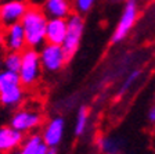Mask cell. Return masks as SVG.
<instances>
[{
  "mask_svg": "<svg viewBox=\"0 0 155 154\" xmlns=\"http://www.w3.org/2000/svg\"><path fill=\"white\" fill-rule=\"evenodd\" d=\"M48 17L40 7L29 6L25 15L21 19L28 47L39 49L46 43V29Z\"/></svg>",
  "mask_w": 155,
  "mask_h": 154,
  "instance_id": "obj_1",
  "label": "cell"
},
{
  "mask_svg": "<svg viewBox=\"0 0 155 154\" xmlns=\"http://www.w3.org/2000/svg\"><path fill=\"white\" fill-rule=\"evenodd\" d=\"M25 97V86L18 72L10 70L0 71V104L6 108H18Z\"/></svg>",
  "mask_w": 155,
  "mask_h": 154,
  "instance_id": "obj_2",
  "label": "cell"
},
{
  "mask_svg": "<svg viewBox=\"0 0 155 154\" xmlns=\"http://www.w3.org/2000/svg\"><path fill=\"white\" fill-rule=\"evenodd\" d=\"M42 63H40V56H39V49L26 47L22 50V63L21 68L18 71L19 79L25 87H32L40 79L42 75Z\"/></svg>",
  "mask_w": 155,
  "mask_h": 154,
  "instance_id": "obj_3",
  "label": "cell"
},
{
  "mask_svg": "<svg viewBox=\"0 0 155 154\" xmlns=\"http://www.w3.org/2000/svg\"><path fill=\"white\" fill-rule=\"evenodd\" d=\"M39 56L43 71L47 74H55L61 71L69 60L62 45H55L50 42H46L42 47H39Z\"/></svg>",
  "mask_w": 155,
  "mask_h": 154,
  "instance_id": "obj_4",
  "label": "cell"
},
{
  "mask_svg": "<svg viewBox=\"0 0 155 154\" xmlns=\"http://www.w3.org/2000/svg\"><path fill=\"white\" fill-rule=\"evenodd\" d=\"M84 31V19L81 13L74 11L71 15L67 18V35L62 42V47H64L65 53L68 57L72 58L74 54L78 51L79 45L82 42V36H83Z\"/></svg>",
  "mask_w": 155,
  "mask_h": 154,
  "instance_id": "obj_5",
  "label": "cell"
},
{
  "mask_svg": "<svg viewBox=\"0 0 155 154\" xmlns=\"http://www.w3.org/2000/svg\"><path fill=\"white\" fill-rule=\"evenodd\" d=\"M139 15V10H137V3L136 0H127L123 7V11L120 14V18L116 24V28L112 33V43H119L127 36V33L132 31L134 26L136 19Z\"/></svg>",
  "mask_w": 155,
  "mask_h": 154,
  "instance_id": "obj_6",
  "label": "cell"
},
{
  "mask_svg": "<svg viewBox=\"0 0 155 154\" xmlns=\"http://www.w3.org/2000/svg\"><path fill=\"white\" fill-rule=\"evenodd\" d=\"M29 4L26 0H6L0 3V29L21 22Z\"/></svg>",
  "mask_w": 155,
  "mask_h": 154,
  "instance_id": "obj_7",
  "label": "cell"
},
{
  "mask_svg": "<svg viewBox=\"0 0 155 154\" xmlns=\"http://www.w3.org/2000/svg\"><path fill=\"white\" fill-rule=\"evenodd\" d=\"M42 121H43L42 114L36 111V110L19 108L11 115L10 125L25 135V133L35 132L39 126L42 125Z\"/></svg>",
  "mask_w": 155,
  "mask_h": 154,
  "instance_id": "obj_8",
  "label": "cell"
},
{
  "mask_svg": "<svg viewBox=\"0 0 155 154\" xmlns=\"http://www.w3.org/2000/svg\"><path fill=\"white\" fill-rule=\"evenodd\" d=\"M0 42L2 47L6 51H22L28 47L26 45V38L24 32L22 24L17 22L7 28L0 29Z\"/></svg>",
  "mask_w": 155,
  "mask_h": 154,
  "instance_id": "obj_9",
  "label": "cell"
},
{
  "mask_svg": "<svg viewBox=\"0 0 155 154\" xmlns=\"http://www.w3.org/2000/svg\"><path fill=\"white\" fill-rule=\"evenodd\" d=\"M65 131V121L61 117H54L45 125L42 136L48 147H58L62 143Z\"/></svg>",
  "mask_w": 155,
  "mask_h": 154,
  "instance_id": "obj_10",
  "label": "cell"
},
{
  "mask_svg": "<svg viewBox=\"0 0 155 154\" xmlns=\"http://www.w3.org/2000/svg\"><path fill=\"white\" fill-rule=\"evenodd\" d=\"M24 133L17 131L11 125L0 126V153H13L18 151L24 140Z\"/></svg>",
  "mask_w": 155,
  "mask_h": 154,
  "instance_id": "obj_11",
  "label": "cell"
},
{
  "mask_svg": "<svg viewBox=\"0 0 155 154\" xmlns=\"http://www.w3.org/2000/svg\"><path fill=\"white\" fill-rule=\"evenodd\" d=\"M43 11L48 18H68L74 13V0H46Z\"/></svg>",
  "mask_w": 155,
  "mask_h": 154,
  "instance_id": "obj_12",
  "label": "cell"
},
{
  "mask_svg": "<svg viewBox=\"0 0 155 154\" xmlns=\"http://www.w3.org/2000/svg\"><path fill=\"white\" fill-rule=\"evenodd\" d=\"M48 145L45 142L42 133L31 132L28 136H25L18 149V153L21 154H48Z\"/></svg>",
  "mask_w": 155,
  "mask_h": 154,
  "instance_id": "obj_13",
  "label": "cell"
},
{
  "mask_svg": "<svg viewBox=\"0 0 155 154\" xmlns=\"http://www.w3.org/2000/svg\"><path fill=\"white\" fill-rule=\"evenodd\" d=\"M65 35H67V18H48L46 42L62 45Z\"/></svg>",
  "mask_w": 155,
  "mask_h": 154,
  "instance_id": "obj_14",
  "label": "cell"
},
{
  "mask_svg": "<svg viewBox=\"0 0 155 154\" xmlns=\"http://www.w3.org/2000/svg\"><path fill=\"white\" fill-rule=\"evenodd\" d=\"M22 63V51H6L3 58V68L18 72Z\"/></svg>",
  "mask_w": 155,
  "mask_h": 154,
  "instance_id": "obj_15",
  "label": "cell"
},
{
  "mask_svg": "<svg viewBox=\"0 0 155 154\" xmlns=\"http://www.w3.org/2000/svg\"><path fill=\"white\" fill-rule=\"evenodd\" d=\"M87 125H89V111H87L86 107H81L78 110L76 121H75V128H74L75 136L83 135L87 129Z\"/></svg>",
  "mask_w": 155,
  "mask_h": 154,
  "instance_id": "obj_16",
  "label": "cell"
},
{
  "mask_svg": "<svg viewBox=\"0 0 155 154\" xmlns=\"http://www.w3.org/2000/svg\"><path fill=\"white\" fill-rule=\"evenodd\" d=\"M141 75V71L140 70H134L132 71L129 75H127V78L125 79V82H123L122 87H120V93H125V92H127V90L132 87V85L134 84L136 80L139 79V77Z\"/></svg>",
  "mask_w": 155,
  "mask_h": 154,
  "instance_id": "obj_17",
  "label": "cell"
},
{
  "mask_svg": "<svg viewBox=\"0 0 155 154\" xmlns=\"http://www.w3.org/2000/svg\"><path fill=\"white\" fill-rule=\"evenodd\" d=\"M94 2L96 0H74V9L75 11H78V13H87L89 10L93 7Z\"/></svg>",
  "mask_w": 155,
  "mask_h": 154,
  "instance_id": "obj_18",
  "label": "cell"
},
{
  "mask_svg": "<svg viewBox=\"0 0 155 154\" xmlns=\"http://www.w3.org/2000/svg\"><path fill=\"white\" fill-rule=\"evenodd\" d=\"M100 146H101V150L104 151H108V153H114V151H118L119 150V143L112 138H107V139H103L100 142Z\"/></svg>",
  "mask_w": 155,
  "mask_h": 154,
  "instance_id": "obj_19",
  "label": "cell"
},
{
  "mask_svg": "<svg viewBox=\"0 0 155 154\" xmlns=\"http://www.w3.org/2000/svg\"><path fill=\"white\" fill-rule=\"evenodd\" d=\"M26 2H28V4H29V6H33V7H40V9H42L46 0H26Z\"/></svg>",
  "mask_w": 155,
  "mask_h": 154,
  "instance_id": "obj_20",
  "label": "cell"
},
{
  "mask_svg": "<svg viewBox=\"0 0 155 154\" xmlns=\"http://www.w3.org/2000/svg\"><path fill=\"white\" fill-rule=\"evenodd\" d=\"M148 121L151 122V124H155V106L151 107L148 111Z\"/></svg>",
  "mask_w": 155,
  "mask_h": 154,
  "instance_id": "obj_21",
  "label": "cell"
},
{
  "mask_svg": "<svg viewBox=\"0 0 155 154\" xmlns=\"http://www.w3.org/2000/svg\"><path fill=\"white\" fill-rule=\"evenodd\" d=\"M3 58H4V54L2 51V49H0V71L3 70Z\"/></svg>",
  "mask_w": 155,
  "mask_h": 154,
  "instance_id": "obj_22",
  "label": "cell"
},
{
  "mask_svg": "<svg viewBox=\"0 0 155 154\" xmlns=\"http://www.w3.org/2000/svg\"><path fill=\"white\" fill-rule=\"evenodd\" d=\"M2 2H6V0H0V3H2Z\"/></svg>",
  "mask_w": 155,
  "mask_h": 154,
  "instance_id": "obj_23",
  "label": "cell"
}]
</instances>
